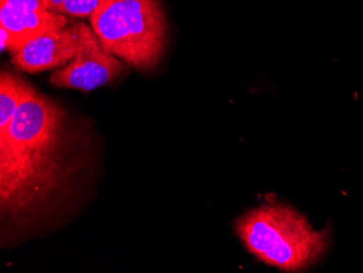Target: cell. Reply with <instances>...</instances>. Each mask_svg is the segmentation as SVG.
Returning <instances> with one entry per match:
<instances>
[{"instance_id": "1", "label": "cell", "mask_w": 363, "mask_h": 273, "mask_svg": "<svg viewBox=\"0 0 363 273\" xmlns=\"http://www.w3.org/2000/svg\"><path fill=\"white\" fill-rule=\"evenodd\" d=\"M65 113L46 96L32 94L0 131V206L18 218L40 207L68 175Z\"/></svg>"}, {"instance_id": "2", "label": "cell", "mask_w": 363, "mask_h": 273, "mask_svg": "<svg viewBox=\"0 0 363 273\" xmlns=\"http://www.w3.org/2000/svg\"><path fill=\"white\" fill-rule=\"evenodd\" d=\"M235 231L248 252L287 272L307 270L328 250L331 229L315 230L291 206L266 203L242 215Z\"/></svg>"}, {"instance_id": "3", "label": "cell", "mask_w": 363, "mask_h": 273, "mask_svg": "<svg viewBox=\"0 0 363 273\" xmlns=\"http://www.w3.org/2000/svg\"><path fill=\"white\" fill-rule=\"evenodd\" d=\"M89 20L105 50L124 62L150 70L160 61L168 26L159 0H103Z\"/></svg>"}, {"instance_id": "4", "label": "cell", "mask_w": 363, "mask_h": 273, "mask_svg": "<svg viewBox=\"0 0 363 273\" xmlns=\"http://www.w3.org/2000/svg\"><path fill=\"white\" fill-rule=\"evenodd\" d=\"M123 70V63L105 50L93 28L81 22L77 56L65 68L55 71L50 82L60 89L91 91L112 82Z\"/></svg>"}, {"instance_id": "5", "label": "cell", "mask_w": 363, "mask_h": 273, "mask_svg": "<svg viewBox=\"0 0 363 273\" xmlns=\"http://www.w3.org/2000/svg\"><path fill=\"white\" fill-rule=\"evenodd\" d=\"M63 14L49 11L42 0H0V28L11 38L9 52H19L30 40L68 26Z\"/></svg>"}, {"instance_id": "6", "label": "cell", "mask_w": 363, "mask_h": 273, "mask_svg": "<svg viewBox=\"0 0 363 273\" xmlns=\"http://www.w3.org/2000/svg\"><path fill=\"white\" fill-rule=\"evenodd\" d=\"M81 23L54 30L30 40L12 56L16 68L28 73H38L62 66L79 52Z\"/></svg>"}, {"instance_id": "7", "label": "cell", "mask_w": 363, "mask_h": 273, "mask_svg": "<svg viewBox=\"0 0 363 273\" xmlns=\"http://www.w3.org/2000/svg\"><path fill=\"white\" fill-rule=\"evenodd\" d=\"M35 89L12 73L3 71L0 75V131L9 126L16 109Z\"/></svg>"}, {"instance_id": "8", "label": "cell", "mask_w": 363, "mask_h": 273, "mask_svg": "<svg viewBox=\"0 0 363 273\" xmlns=\"http://www.w3.org/2000/svg\"><path fill=\"white\" fill-rule=\"evenodd\" d=\"M103 0H65L61 14L74 18H91Z\"/></svg>"}, {"instance_id": "9", "label": "cell", "mask_w": 363, "mask_h": 273, "mask_svg": "<svg viewBox=\"0 0 363 273\" xmlns=\"http://www.w3.org/2000/svg\"><path fill=\"white\" fill-rule=\"evenodd\" d=\"M42 3L49 11L61 14V9H62L63 5H65V0H42Z\"/></svg>"}]
</instances>
